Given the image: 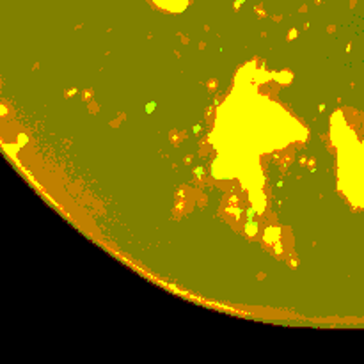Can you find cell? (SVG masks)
<instances>
[{
  "label": "cell",
  "mask_w": 364,
  "mask_h": 364,
  "mask_svg": "<svg viewBox=\"0 0 364 364\" xmlns=\"http://www.w3.org/2000/svg\"><path fill=\"white\" fill-rule=\"evenodd\" d=\"M295 36H297V30H291V32H290V37H288V39L291 41V39H295Z\"/></svg>",
  "instance_id": "6da1fadb"
},
{
  "label": "cell",
  "mask_w": 364,
  "mask_h": 364,
  "mask_svg": "<svg viewBox=\"0 0 364 364\" xmlns=\"http://www.w3.org/2000/svg\"><path fill=\"white\" fill-rule=\"evenodd\" d=\"M153 107H155V103H149L148 105V112H153Z\"/></svg>",
  "instance_id": "7a4b0ae2"
},
{
  "label": "cell",
  "mask_w": 364,
  "mask_h": 364,
  "mask_svg": "<svg viewBox=\"0 0 364 364\" xmlns=\"http://www.w3.org/2000/svg\"><path fill=\"white\" fill-rule=\"evenodd\" d=\"M309 169H311V171H314V160H311V162H309Z\"/></svg>",
  "instance_id": "3957f363"
}]
</instances>
